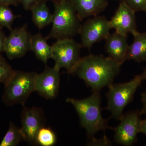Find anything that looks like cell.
<instances>
[{
	"label": "cell",
	"instance_id": "obj_11",
	"mask_svg": "<svg viewBox=\"0 0 146 146\" xmlns=\"http://www.w3.org/2000/svg\"><path fill=\"white\" fill-rule=\"evenodd\" d=\"M60 69L54 66L46 67L42 72L37 74L35 82V91L47 100L57 96L60 84Z\"/></svg>",
	"mask_w": 146,
	"mask_h": 146
},
{
	"label": "cell",
	"instance_id": "obj_24",
	"mask_svg": "<svg viewBox=\"0 0 146 146\" xmlns=\"http://www.w3.org/2000/svg\"><path fill=\"white\" fill-rule=\"evenodd\" d=\"M6 38L4 33L0 29V54L4 52Z\"/></svg>",
	"mask_w": 146,
	"mask_h": 146
},
{
	"label": "cell",
	"instance_id": "obj_27",
	"mask_svg": "<svg viewBox=\"0 0 146 146\" xmlns=\"http://www.w3.org/2000/svg\"><path fill=\"white\" fill-rule=\"evenodd\" d=\"M141 100L143 102V108L141 112V115L146 113V92L143 93L141 96Z\"/></svg>",
	"mask_w": 146,
	"mask_h": 146
},
{
	"label": "cell",
	"instance_id": "obj_8",
	"mask_svg": "<svg viewBox=\"0 0 146 146\" xmlns=\"http://www.w3.org/2000/svg\"><path fill=\"white\" fill-rule=\"evenodd\" d=\"M31 36L27 25L12 29L7 36L5 47L4 52L9 59L23 57L30 51Z\"/></svg>",
	"mask_w": 146,
	"mask_h": 146
},
{
	"label": "cell",
	"instance_id": "obj_4",
	"mask_svg": "<svg viewBox=\"0 0 146 146\" xmlns=\"http://www.w3.org/2000/svg\"><path fill=\"white\" fill-rule=\"evenodd\" d=\"M37 73L15 70L5 85L2 101L7 106L16 104L25 105L29 97L35 91Z\"/></svg>",
	"mask_w": 146,
	"mask_h": 146
},
{
	"label": "cell",
	"instance_id": "obj_7",
	"mask_svg": "<svg viewBox=\"0 0 146 146\" xmlns=\"http://www.w3.org/2000/svg\"><path fill=\"white\" fill-rule=\"evenodd\" d=\"M111 29L105 16L98 15L89 18L82 25L80 29L82 47L90 49L96 43L105 40Z\"/></svg>",
	"mask_w": 146,
	"mask_h": 146
},
{
	"label": "cell",
	"instance_id": "obj_19",
	"mask_svg": "<svg viewBox=\"0 0 146 146\" xmlns=\"http://www.w3.org/2000/svg\"><path fill=\"white\" fill-rule=\"evenodd\" d=\"M56 142V137L53 131L45 126L40 128L36 137V145L41 146H52Z\"/></svg>",
	"mask_w": 146,
	"mask_h": 146
},
{
	"label": "cell",
	"instance_id": "obj_23",
	"mask_svg": "<svg viewBox=\"0 0 146 146\" xmlns=\"http://www.w3.org/2000/svg\"><path fill=\"white\" fill-rule=\"evenodd\" d=\"M41 0H20L21 3L25 10L30 11L31 8Z\"/></svg>",
	"mask_w": 146,
	"mask_h": 146
},
{
	"label": "cell",
	"instance_id": "obj_16",
	"mask_svg": "<svg viewBox=\"0 0 146 146\" xmlns=\"http://www.w3.org/2000/svg\"><path fill=\"white\" fill-rule=\"evenodd\" d=\"M47 39L46 37L38 33L31 35V50L38 60L45 64L52 56V46L48 44Z\"/></svg>",
	"mask_w": 146,
	"mask_h": 146
},
{
	"label": "cell",
	"instance_id": "obj_29",
	"mask_svg": "<svg viewBox=\"0 0 146 146\" xmlns=\"http://www.w3.org/2000/svg\"><path fill=\"white\" fill-rule=\"evenodd\" d=\"M49 1H52V2L54 3H55L59 1H60V0H49Z\"/></svg>",
	"mask_w": 146,
	"mask_h": 146
},
{
	"label": "cell",
	"instance_id": "obj_5",
	"mask_svg": "<svg viewBox=\"0 0 146 146\" xmlns=\"http://www.w3.org/2000/svg\"><path fill=\"white\" fill-rule=\"evenodd\" d=\"M142 81L139 75L128 82L116 84L112 83L108 86L106 109L110 112L112 117L120 119L124 109L133 100L134 94Z\"/></svg>",
	"mask_w": 146,
	"mask_h": 146
},
{
	"label": "cell",
	"instance_id": "obj_21",
	"mask_svg": "<svg viewBox=\"0 0 146 146\" xmlns=\"http://www.w3.org/2000/svg\"><path fill=\"white\" fill-rule=\"evenodd\" d=\"M14 70L0 54V83L5 85L14 73Z\"/></svg>",
	"mask_w": 146,
	"mask_h": 146
},
{
	"label": "cell",
	"instance_id": "obj_3",
	"mask_svg": "<svg viewBox=\"0 0 146 146\" xmlns=\"http://www.w3.org/2000/svg\"><path fill=\"white\" fill-rule=\"evenodd\" d=\"M54 4L52 27L47 39H72L79 34L82 21L71 0H60Z\"/></svg>",
	"mask_w": 146,
	"mask_h": 146
},
{
	"label": "cell",
	"instance_id": "obj_26",
	"mask_svg": "<svg viewBox=\"0 0 146 146\" xmlns=\"http://www.w3.org/2000/svg\"><path fill=\"white\" fill-rule=\"evenodd\" d=\"M139 133H143L146 136V119L140 121Z\"/></svg>",
	"mask_w": 146,
	"mask_h": 146
},
{
	"label": "cell",
	"instance_id": "obj_12",
	"mask_svg": "<svg viewBox=\"0 0 146 146\" xmlns=\"http://www.w3.org/2000/svg\"><path fill=\"white\" fill-rule=\"evenodd\" d=\"M133 10L120 1L114 16L109 21L110 26L115 31L127 36L137 31L136 16Z\"/></svg>",
	"mask_w": 146,
	"mask_h": 146
},
{
	"label": "cell",
	"instance_id": "obj_18",
	"mask_svg": "<svg viewBox=\"0 0 146 146\" xmlns=\"http://www.w3.org/2000/svg\"><path fill=\"white\" fill-rule=\"evenodd\" d=\"M22 141H25V138L21 128L10 122L8 130L0 143V146H16Z\"/></svg>",
	"mask_w": 146,
	"mask_h": 146
},
{
	"label": "cell",
	"instance_id": "obj_2",
	"mask_svg": "<svg viewBox=\"0 0 146 146\" xmlns=\"http://www.w3.org/2000/svg\"><path fill=\"white\" fill-rule=\"evenodd\" d=\"M66 102L75 109L81 126L85 129L88 138L92 140L98 131L109 128L107 120L103 118L101 108V97L100 92H94L86 98L76 100L68 98Z\"/></svg>",
	"mask_w": 146,
	"mask_h": 146
},
{
	"label": "cell",
	"instance_id": "obj_22",
	"mask_svg": "<svg viewBox=\"0 0 146 146\" xmlns=\"http://www.w3.org/2000/svg\"><path fill=\"white\" fill-rule=\"evenodd\" d=\"M135 12H146V0H120Z\"/></svg>",
	"mask_w": 146,
	"mask_h": 146
},
{
	"label": "cell",
	"instance_id": "obj_20",
	"mask_svg": "<svg viewBox=\"0 0 146 146\" xmlns=\"http://www.w3.org/2000/svg\"><path fill=\"white\" fill-rule=\"evenodd\" d=\"M19 17L14 14L9 6L0 5V27L11 30L13 22Z\"/></svg>",
	"mask_w": 146,
	"mask_h": 146
},
{
	"label": "cell",
	"instance_id": "obj_13",
	"mask_svg": "<svg viewBox=\"0 0 146 146\" xmlns=\"http://www.w3.org/2000/svg\"><path fill=\"white\" fill-rule=\"evenodd\" d=\"M126 35L115 31L105 39V49L108 56L122 65L127 60L128 44Z\"/></svg>",
	"mask_w": 146,
	"mask_h": 146
},
{
	"label": "cell",
	"instance_id": "obj_15",
	"mask_svg": "<svg viewBox=\"0 0 146 146\" xmlns=\"http://www.w3.org/2000/svg\"><path fill=\"white\" fill-rule=\"evenodd\" d=\"M133 43L129 46L127 60L138 63L146 61V33L134 32Z\"/></svg>",
	"mask_w": 146,
	"mask_h": 146
},
{
	"label": "cell",
	"instance_id": "obj_30",
	"mask_svg": "<svg viewBox=\"0 0 146 146\" xmlns=\"http://www.w3.org/2000/svg\"><path fill=\"white\" fill-rule=\"evenodd\" d=\"M119 1H120V0H119Z\"/></svg>",
	"mask_w": 146,
	"mask_h": 146
},
{
	"label": "cell",
	"instance_id": "obj_25",
	"mask_svg": "<svg viewBox=\"0 0 146 146\" xmlns=\"http://www.w3.org/2000/svg\"><path fill=\"white\" fill-rule=\"evenodd\" d=\"M19 3L20 0H0V5L17 6Z\"/></svg>",
	"mask_w": 146,
	"mask_h": 146
},
{
	"label": "cell",
	"instance_id": "obj_1",
	"mask_svg": "<svg viewBox=\"0 0 146 146\" xmlns=\"http://www.w3.org/2000/svg\"><path fill=\"white\" fill-rule=\"evenodd\" d=\"M121 65L109 56L90 54L80 58L71 74L83 80L93 92H100L113 83Z\"/></svg>",
	"mask_w": 146,
	"mask_h": 146
},
{
	"label": "cell",
	"instance_id": "obj_17",
	"mask_svg": "<svg viewBox=\"0 0 146 146\" xmlns=\"http://www.w3.org/2000/svg\"><path fill=\"white\" fill-rule=\"evenodd\" d=\"M32 19L38 29H42L52 23L53 14L47 5L46 0H41L31 8Z\"/></svg>",
	"mask_w": 146,
	"mask_h": 146
},
{
	"label": "cell",
	"instance_id": "obj_10",
	"mask_svg": "<svg viewBox=\"0 0 146 146\" xmlns=\"http://www.w3.org/2000/svg\"><path fill=\"white\" fill-rule=\"evenodd\" d=\"M21 119L23 131L25 141L30 145H36V137L40 128L45 126L44 112L41 108H28L23 106Z\"/></svg>",
	"mask_w": 146,
	"mask_h": 146
},
{
	"label": "cell",
	"instance_id": "obj_28",
	"mask_svg": "<svg viewBox=\"0 0 146 146\" xmlns=\"http://www.w3.org/2000/svg\"><path fill=\"white\" fill-rule=\"evenodd\" d=\"M140 75L141 76V79H142L143 81L146 79V68L144 70L143 73L141 74Z\"/></svg>",
	"mask_w": 146,
	"mask_h": 146
},
{
	"label": "cell",
	"instance_id": "obj_6",
	"mask_svg": "<svg viewBox=\"0 0 146 146\" xmlns=\"http://www.w3.org/2000/svg\"><path fill=\"white\" fill-rule=\"evenodd\" d=\"M52 58L54 66L59 69L65 68L69 74L72 72L78 63L82 46L73 38L58 40L52 46Z\"/></svg>",
	"mask_w": 146,
	"mask_h": 146
},
{
	"label": "cell",
	"instance_id": "obj_14",
	"mask_svg": "<svg viewBox=\"0 0 146 146\" xmlns=\"http://www.w3.org/2000/svg\"><path fill=\"white\" fill-rule=\"evenodd\" d=\"M82 21L98 16L105 10L108 5L107 0H71Z\"/></svg>",
	"mask_w": 146,
	"mask_h": 146
},
{
	"label": "cell",
	"instance_id": "obj_9",
	"mask_svg": "<svg viewBox=\"0 0 146 146\" xmlns=\"http://www.w3.org/2000/svg\"><path fill=\"white\" fill-rule=\"evenodd\" d=\"M141 112H129L123 114L120 123L114 128L115 142L123 146L132 145L136 142L139 133Z\"/></svg>",
	"mask_w": 146,
	"mask_h": 146
}]
</instances>
